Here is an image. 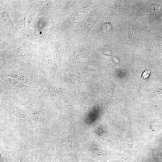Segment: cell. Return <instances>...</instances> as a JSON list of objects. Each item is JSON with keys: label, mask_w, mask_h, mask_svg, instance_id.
<instances>
[{"label": "cell", "mask_w": 162, "mask_h": 162, "mask_svg": "<svg viewBox=\"0 0 162 162\" xmlns=\"http://www.w3.org/2000/svg\"><path fill=\"white\" fill-rule=\"evenodd\" d=\"M37 128L29 111L14 95L0 94V132L21 133Z\"/></svg>", "instance_id": "obj_1"}, {"label": "cell", "mask_w": 162, "mask_h": 162, "mask_svg": "<svg viewBox=\"0 0 162 162\" xmlns=\"http://www.w3.org/2000/svg\"><path fill=\"white\" fill-rule=\"evenodd\" d=\"M58 26L52 25L49 28L32 29L26 26L22 28L18 27V39H24L35 42L45 47H48L50 40L56 33Z\"/></svg>", "instance_id": "obj_7"}, {"label": "cell", "mask_w": 162, "mask_h": 162, "mask_svg": "<svg viewBox=\"0 0 162 162\" xmlns=\"http://www.w3.org/2000/svg\"><path fill=\"white\" fill-rule=\"evenodd\" d=\"M20 162H29L28 155L21 154Z\"/></svg>", "instance_id": "obj_23"}, {"label": "cell", "mask_w": 162, "mask_h": 162, "mask_svg": "<svg viewBox=\"0 0 162 162\" xmlns=\"http://www.w3.org/2000/svg\"><path fill=\"white\" fill-rule=\"evenodd\" d=\"M49 47L55 53L60 67H64L67 65L70 46L66 34L57 31L51 38Z\"/></svg>", "instance_id": "obj_12"}, {"label": "cell", "mask_w": 162, "mask_h": 162, "mask_svg": "<svg viewBox=\"0 0 162 162\" xmlns=\"http://www.w3.org/2000/svg\"><path fill=\"white\" fill-rule=\"evenodd\" d=\"M36 74L29 68L21 65L0 67V77H11L30 86H39L35 78Z\"/></svg>", "instance_id": "obj_10"}, {"label": "cell", "mask_w": 162, "mask_h": 162, "mask_svg": "<svg viewBox=\"0 0 162 162\" xmlns=\"http://www.w3.org/2000/svg\"><path fill=\"white\" fill-rule=\"evenodd\" d=\"M82 148L83 152L87 154L91 158L101 162H107L109 160L118 157V155L116 152L97 145L90 139L87 140L83 142Z\"/></svg>", "instance_id": "obj_14"}, {"label": "cell", "mask_w": 162, "mask_h": 162, "mask_svg": "<svg viewBox=\"0 0 162 162\" xmlns=\"http://www.w3.org/2000/svg\"><path fill=\"white\" fill-rule=\"evenodd\" d=\"M59 0H42V6L37 10V14L33 18V22L35 23L39 17L49 22L51 26L52 21L56 14Z\"/></svg>", "instance_id": "obj_18"}, {"label": "cell", "mask_w": 162, "mask_h": 162, "mask_svg": "<svg viewBox=\"0 0 162 162\" xmlns=\"http://www.w3.org/2000/svg\"><path fill=\"white\" fill-rule=\"evenodd\" d=\"M80 159L75 158L67 154L64 157L62 162H80Z\"/></svg>", "instance_id": "obj_21"}, {"label": "cell", "mask_w": 162, "mask_h": 162, "mask_svg": "<svg viewBox=\"0 0 162 162\" xmlns=\"http://www.w3.org/2000/svg\"><path fill=\"white\" fill-rule=\"evenodd\" d=\"M10 134L21 154L29 155L53 143L51 129L40 128L21 133L10 131Z\"/></svg>", "instance_id": "obj_4"}, {"label": "cell", "mask_w": 162, "mask_h": 162, "mask_svg": "<svg viewBox=\"0 0 162 162\" xmlns=\"http://www.w3.org/2000/svg\"><path fill=\"white\" fill-rule=\"evenodd\" d=\"M105 1L98 0L88 13L77 22L66 34L70 47L86 42L89 33L104 14Z\"/></svg>", "instance_id": "obj_5"}, {"label": "cell", "mask_w": 162, "mask_h": 162, "mask_svg": "<svg viewBox=\"0 0 162 162\" xmlns=\"http://www.w3.org/2000/svg\"><path fill=\"white\" fill-rule=\"evenodd\" d=\"M97 48L94 43L89 40L70 47L68 51L67 65L71 66L76 64L93 52Z\"/></svg>", "instance_id": "obj_15"}, {"label": "cell", "mask_w": 162, "mask_h": 162, "mask_svg": "<svg viewBox=\"0 0 162 162\" xmlns=\"http://www.w3.org/2000/svg\"><path fill=\"white\" fill-rule=\"evenodd\" d=\"M80 0H59L56 14L51 23L59 26L70 15Z\"/></svg>", "instance_id": "obj_17"}, {"label": "cell", "mask_w": 162, "mask_h": 162, "mask_svg": "<svg viewBox=\"0 0 162 162\" xmlns=\"http://www.w3.org/2000/svg\"><path fill=\"white\" fill-rule=\"evenodd\" d=\"M51 131L55 147L54 162H62L68 152L75 150L73 144L72 129L66 124L60 123L51 128Z\"/></svg>", "instance_id": "obj_6"}, {"label": "cell", "mask_w": 162, "mask_h": 162, "mask_svg": "<svg viewBox=\"0 0 162 162\" xmlns=\"http://www.w3.org/2000/svg\"><path fill=\"white\" fill-rule=\"evenodd\" d=\"M39 48L34 42L25 40L20 47L10 50H0V67L21 65L48 79L51 78L41 65Z\"/></svg>", "instance_id": "obj_3"}, {"label": "cell", "mask_w": 162, "mask_h": 162, "mask_svg": "<svg viewBox=\"0 0 162 162\" xmlns=\"http://www.w3.org/2000/svg\"><path fill=\"white\" fill-rule=\"evenodd\" d=\"M80 162H96L95 160L88 157H82L80 159Z\"/></svg>", "instance_id": "obj_22"}, {"label": "cell", "mask_w": 162, "mask_h": 162, "mask_svg": "<svg viewBox=\"0 0 162 162\" xmlns=\"http://www.w3.org/2000/svg\"><path fill=\"white\" fill-rule=\"evenodd\" d=\"M94 133L102 141L110 144H114L115 137L114 134L104 131L94 123L90 124Z\"/></svg>", "instance_id": "obj_20"}, {"label": "cell", "mask_w": 162, "mask_h": 162, "mask_svg": "<svg viewBox=\"0 0 162 162\" xmlns=\"http://www.w3.org/2000/svg\"><path fill=\"white\" fill-rule=\"evenodd\" d=\"M0 132V162H20V152L12 140L9 130Z\"/></svg>", "instance_id": "obj_11"}, {"label": "cell", "mask_w": 162, "mask_h": 162, "mask_svg": "<svg viewBox=\"0 0 162 162\" xmlns=\"http://www.w3.org/2000/svg\"><path fill=\"white\" fill-rule=\"evenodd\" d=\"M55 147L52 143L46 147L36 151L28 155L29 162H54Z\"/></svg>", "instance_id": "obj_19"}, {"label": "cell", "mask_w": 162, "mask_h": 162, "mask_svg": "<svg viewBox=\"0 0 162 162\" xmlns=\"http://www.w3.org/2000/svg\"><path fill=\"white\" fill-rule=\"evenodd\" d=\"M39 54L42 67L49 74L51 79L58 80L60 77L58 62L55 53L49 47L40 46Z\"/></svg>", "instance_id": "obj_13"}, {"label": "cell", "mask_w": 162, "mask_h": 162, "mask_svg": "<svg viewBox=\"0 0 162 162\" xmlns=\"http://www.w3.org/2000/svg\"><path fill=\"white\" fill-rule=\"evenodd\" d=\"M14 95L29 111L38 128L51 129L60 122L56 106L42 90L29 95Z\"/></svg>", "instance_id": "obj_2"}, {"label": "cell", "mask_w": 162, "mask_h": 162, "mask_svg": "<svg viewBox=\"0 0 162 162\" xmlns=\"http://www.w3.org/2000/svg\"><path fill=\"white\" fill-rule=\"evenodd\" d=\"M98 1L97 0H80L70 16L59 26L57 32L67 34L75 24L88 13Z\"/></svg>", "instance_id": "obj_9"}, {"label": "cell", "mask_w": 162, "mask_h": 162, "mask_svg": "<svg viewBox=\"0 0 162 162\" xmlns=\"http://www.w3.org/2000/svg\"><path fill=\"white\" fill-rule=\"evenodd\" d=\"M0 25L2 29L9 36L18 39V27L14 24L7 8L8 5L7 1L0 0Z\"/></svg>", "instance_id": "obj_16"}, {"label": "cell", "mask_w": 162, "mask_h": 162, "mask_svg": "<svg viewBox=\"0 0 162 162\" xmlns=\"http://www.w3.org/2000/svg\"><path fill=\"white\" fill-rule=\"evenodd\" d=\"M0 93L24 96L37 94L41 91L39 86L28 85L11 77H0Z\"/></svg>", "instance_id": "obj_8"}]
</instances>
